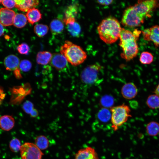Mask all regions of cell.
Instances as JSON below:
<instances>
[{"label":"cell","mask_w":159,"mask_h":159,"mask_svg":"<svg viewBox=\"0 0 159 159\" xmlns=\"http://www.w3.org/2000/svg\"><path fill=\"white\" fill-rule=\"evenodd\" d=\"M146 103L148 107L151 109L159 107V96L155 94L150 95L148 97Z\"/></svg>","instance_id":"cell-25"},{"label":"cell","mask_w":159,"mask_h":159,"mask_svg":"<svg viewBox=\"0 0 159 159\" xmlns=\"http://www.w3.org/2000/svg\"><path fill=\"white\" fill-rule=\"evenodd\" d=\"M74 159H99L95 150L87 147L79 150L75 155Z\"/></svg>","instance_id":"cell-10"},{"label":"cell","mask_w":159,"mask_h":159,"mask_svg":"<svg viewBox=\"0 0 159 159\" xmlns=\"http://www.w3.org/2000/svg\"><path fill=\"white\" fill-rule=\"evenodd\" d=\"M147 134L152 136H155L159 134V124L155 121L149 122L146 127Z\"/></svg>","instance_id":"cell-21"},{"label":"cell","mask_w":159,"mask_h":159,"mask_svg":"<svg viewBox=\"0 0 159 159\" xmlns=\"http://www.w3.org/2000/svg\"><path fill=\"white\" fill-rule=\"evenodd\" d=\"M21 145L19 140L16 138L12 139L9 143V148L14 153H17L20 151Z\"/></svg>","instance_id":"cell-28"},{"label":"cell","mask_w":159,"mask_h":159,"mask_svg":"<svg viewBox=\"0 0 159 159\" xmlns=\"http://www.w3.org/2000/svg\"><path fill=\"white\" fill-rule=\"evenodd\" d=\"M52 55L50 52L48 51L40 52L37 55V62L39 64L47 65L50 62Z\"/></svg>","instance_id":"cell-17"},{"label":"cell","mask_w":159,"mask_h":159,"mask_svg":"<svg viewBox=\"0 0 159 159\" xmlns=\"http://www.w3.org/2000/svg\"><path fill=\"white\" fill-rule=\"evenodd\" d=\"M17 49L20 54H27L30 50L29 46L25 43H23L19 45Z\"/></svg>","instance_id":"cell-31"},{"label":"cell","mask_w":159,"mask_h":159,"mask_svg":"<svg viewBox=\"0 0 159 159\" xmlns=\"http://www.w3.org/2000/svg\"><path fill=\"white\" fill-rule=\"evenodd\" d=\"M60 52L71 65L77 66L82 63L87 58L86 52L80 46L66 41L60 47Z\"/></svg>","instance_id":"cell-4"},{"label":"cell","mask_w":159,"mask_h":159,"mask_svg":"<svg viewBox=\"0 0 159 159\" xmlns=\"http://www.w3.org/2000/svg\"><path fill=\"white\" fill-rule=\"evenodd\" d=\"M16 15L15 12L10 9L2 8L0 9V24L4 26H8L13 24Z\"/></svg>","instance_id":"cell-9"},{"label":"cell","mask_w":159,"mask_h":159,"mask_svg":"<svg viewBox=\"0 0 159 159\" xmlns=\"http://www.w3.org/2000/svg\"><path fill=\"white\" fill-rule=\"evenodd\" d=\"M50 27L52 33L54 35H57L60 34L63 31L64 25L61 20L58 19H54L51 21Z\"/></svg>","instance_id":"cell-18"},{"label":"cell","mask_w":159,"mask_h":159,"mask_svg":"<svg viewBox=\"0 0 159 159\" xmlns=\"http://www.w3.org/2000/svg\"><path fill=\"white\" fill-rule=\"evenodd\" d=\"M141 32L135 29L132 32L122 28L120 34L119 46L122 52L121 57L127 61H130L136 56L139 51L137 41Z\"/></svg>","instance_id":"cell-2"},{"label":"cell","mask_w":159,"mask_h":159,"mask_svg":"<svg viewBox=\"0 0 159 159\" xmlns=\"http://www.w3.org/2000/svg\"><path fill=\"white\" fill-rule=\"evenodd\" d=\"M34 144L39 149L43 150L48 148L49 142L46 137L43 135H40L35 138Z\"/></svg>","instance_id":"cell-19"},{"label":"cell","mask_w":159,"mask_h":159,"mask_svg":"<svg viewBox=\"0 0 159 159\" xmlns=\"http://www.w3.org/2000/svg\"><path fill=\"white\" fill-rule=\"evenodd\" d=\"M122 29L116 19L109 17L101 22L97 30L100 39L103 42L107 44H112L119 38Z\"/></svg>","instance_id":"cell-3"},{"label":"cell","mask_w":159,"mask_h":159,"mask_svg":"<svg viewBox=\"0 0 159 159\" xmlns=\"http://www.w3.org/2000/svg\"><path fill=\"white\" fill-rule=\"evenodd\" d=\"M2 3L5 8L9 9L15 7L16 4L15 1L12 0H2Z\"/></svg>","instance_id":"cell-33"},{"label":"cell","mask_w":159,"mask_h":159,"mask_svg":"<svg viewBox=\"0 0 159 159\" xmlns=\"http://www.w3.org/2000/svg\"><path fill=\"white\" fill-rule=\"evenodd\" d=\"M15 125V120L12 116L4 115L0 117V128L5 131L12 129Z\"/></svg>","instance_id":"cell-15"},{"label":"cell","mask_w":159,"mask_h":159,"mask_svg":"<svg viewBox=\"0 0 159 159\" xmlns=\"http://www.w3.org/2000/svg\"><path fill=\"white\" fill-rule=\"evenodd\" d=\"M49 30L47 25L42 24H36L34 27L35 33L39 37H41L46 35Z\"/></svg>","instance_id":"cell-24"},{"label":"cell","mask_w":159,"mask_h":159,"mask_svg":"<svg viewBox=\"0 0 159 159\" xmlns=\"http://www.w3.org/2000/svg\"><path fill=\"white\" fill-rule=\"evenodd\" d=\"M159 6L158 1H138L124 11L122 18V24L129 27L139 26L144 23L146 18L150 16V14Z\"/></svg>","instance_id":"cell-1"},{"label":"cell","mask_w":159,"mask_h":159,"mask_svg":"<svg viewBox=\"0 0 159 159\" xmlns=\"http://www.w3.org/2000/svg\"><path fill=\"white\" fill-rule=\"evenodd\" d=\"M19 66L21 70L24 72H27L31 69L32 64L29 60L24 59L20 62Z\"/></svg>","instance_id":"cell-30"},{"label":"cell","mask_w":159,"mask_h":159,"mask_svg":"<svg viewBox=\"0 0 159 159\" xmlns=\"http://www.w3.org/2000/svg\"><path fill=\"white\" fill-rule=\"evenodd\" d=\"M22 108L25 113L30 114L34 108V105L31 101H26L23 103Z\"/></svg>","instance_id":"cell-32"},{"label":"cell","mask_w":159,"mask_h":159,"mask_svg":"<svg viewBox=\"0 0 159 159\" xmlns=\"http://www.w3.org/2000/svg\"><path fill=\"white\" fill-rule=\"evenodd\" d=\"M66 25L68 31L72 36L77 37L80 34L81 28L79 24L76 21Z\"/></svg>","instance_id":"cell-22"},{"label":"cell","mask_w":159,"mask_h":159,"mask_svg":"<svg viewBox=\"0 0 159 159\" xmlns=\"http://www.w3.org/2000/svg\"><path fill=\"white\" fill-rule=\"evenodd\" d=\"M27 19L25 15L22 13L16 14L14 20L13 25L16 27L21 28L27 24Z\"/></svg>","instance_id":"cell-20"},{"label":"cell","mask_w":159,"mask_h":159,"mask_svg":"<svg viewBox=\"0 0 159 159\" xmlns=\"http://www.w3.org/2000/svg\"><path fill=\"white\" fill-rule=\"evenodd\" d=\"M78 13V8L76 5H70L68 6L65 11L64 19L75 18Z\"/></svg>","instance_id":"cell-26"},{"label":"cell","mask_w":159,"mask_h":159,"mask_svg":"<svg viewBox=\"0 0 159 159\" xmlns=\"http://www.w3.org/2000/svg\"><path fill=\"white\" fill-rule=\"evenodd\" d=\"M154 57L150 52L145 51L142 52L140 56V61L143 64H150L153 60Z\"/></svg>","instance_id":"cell-27"},{"label":"cell","mask_w":159,"mask_h":159,"mask_svg":"<svg viewBox=\"0 0 159 159\" xmlns=\"http://www.w3.org/2000/svg\"><path fill=\"white\" fill-rule=\"evenodd\" d=\"M5 94L3 90L0 87V105L5 98Z\"/></svg>","instance_id":"cell-35"},{"label":"cell","mask_w":159,"mask_h":159,"mask_svg":"<svg viewBox=\"0 0 159 159\" xmlns=\"http://www.w3.org/2000/svg\"><path fill=\"white\" fill-rule=\"evenodd\" d=\"M102 68L99 64L89 65L82 71L80 75L82 81L87 84H94L98 80L99 73Z\"/></svg>","instance_id":"cell-6"},{"label":"cell","mask_w":159,"mask_h":159,"mask_svg":"<svg viewBox=\"0 0 159 159\" xmlns=\"http://www.w3.org/2000/svg\"><path fill=\"white\" fill-rule=\"evenodd\" d=\"M2 0H0V4L2 3Z\"/></svg>","instance_id":"cell-39"},{"label":"cell","mask_w":159,"mask_h":159,"mask_svg":"<svg viewBox=\"0 0 159 159\" xmlns=\"http://www.w3.org/2000/svg\"><path fill=\"white\" fill-rule=\"evenodd\" d=\"M111 114L107 108H103L99 111L97 115V117L102 122L105 123L111 121Z\"/></svg>","instance_id":"cell-23"},{"label":"cell","mask_w":159,"mask_h":159,"mask_svg":"<svg viewBox=\"0 0 159 159\" xmlns=\"http://www.w3.org/2000/svg\"><path fill=\"white\" fill-rule=\"evenodd\" d=\"M39 115L38 110L35 108H34L30 114V116L32 117H37Z\"/></svg>","instance_id":"cell-36"},{"label":"cell","mask_w":159,"mask_h":159,"mask_svg":"<svg viewBox=\"0 0 159 159\" xmlns=\"http://www.w3.org/2000/svg\"><path fill=\"white\" fill-rule=\"evenodd\" d=\"M22 159H41L43 154L34 143L26 142L21 145L20 150Z\"/></svg>","instance_id":"cell-7"},{"label":"cell","mask_w":159,"mask_h":159,"mask_svg":"<svg viewBox=\"0 0 159 159\" xmlns=\"http://www.w3.org/2000/svg\"><path fill=\"white\" fill-rule=\"evenodd\" d=\"M113 0H98L97 2L100 4L103 5H108L111 4Z\"/></svg>","instance_id":"cell-34"},{"label":"cell","mask_w":159,"mask_h":159,"mask_svg":"<svg viewBox=\"0 0 159 159\" xmlns=\"http://www.w3.org/2000/svg\"><path fill=\"white\" fill-rule=\"evenodd\" d=\"M110 112L111 127L114 131L117 130L127 122L129 117H131L129 107L125 104L111 107Z\"/></svg>","instance_id":"cell-5"},{"label":"cell","mask_w":159,"mask_h":159,"mask_svg":"<svg viewBox=\"0 0 159 159\" xmlns=\"http://www.w3.org/2000/svg\"><path fill=\"white\" fill-rule=\"evenodd\" d=\"M138 89L133 83H126L122 88L121 94L122 96L127 99H131L134 98L138 93Z\"/></svg>","instance_id":"cell-12"},{"label":"cell","mask_w":159,"mask_h":159,"mask_svg":"<svg viewBox=\"0 0 159 159\" xmlns=\"http://www.w3.org/2000/svg\"><path fill=\"white\" fill-rule=\"evenodd\" d=\"M26 16L28 22L32 25L39 21L42 18V14L40 11L35 8L28 10Z\"/></svg>","instance_id":"cell-16"},{"label":"cell","mask_w":159,"mask_h":159,"mask_svg":"<svg viewBox=\"0 0 159 159\" xmlns=\"http://www.w3.org/2000/svg\"><path fill=\"white\" fill-rule=\"evenodd\" d=\"M155 95L159 96V83L154 91Z\"/></svg>","instance_id":"cell-38"},{"label":"cell","mask_w":159,"mask_h":159,"mask_svg":"<svg viewBox=\"0 0 159 159\" xmlns=\"http://www.w3.org/2000/svg\"><path fill=\"white\" fill-rule=\"evenodd\" d=\"M19 63V58L13 54L8 56L4 60V65L7 70L12 71L16 69Z\"/></svg>","instance_id":"cell-14"},{"label":"cell","mask_w":159,"mask_h":159,"mask_svg":"<svg viewBox=\"0 0 159 159\" xmlns=\"http://www.w3.org/2000/svg\"><path fill=\"white\" fill-rule=\"evenodd\" d=\"M142 33L145 40L151 41L156 47H159V25H155L146 29Z\"/></svg>","instance_id":"cell-8"},{"label":"cell","mask_w":159,"mask_h":159,"mask_svg":"<svg viewBox=\"0 0 159 159\" xmlns=\"http://www.w3.org/2000/svg\"><path fill=\"white\" fill-rule=\"evenodd\" d=\"M15 7L18 10L23 11L27 12L30 9L37 6L39 1L37 0H15Z\"/></svg>","instance_id":"cell-13"},{"label":"cell","mask_w":159,"mask_h":159,"mask_svg":"<svg viewBox=\"0 0 159 159\" xmlns=\"http://www.w3.org/2000/svg\"><path fill=\"white\" fill-rule=\"evenodd\" d=\"M50 62L51 66L59 70L64 69L68 64V61L66 58L59 53L54 54Z\"/></svg>","instance_id":"cell-11"},{"label":"cell","mask_w":159,"mask_h":159,"mask_svg":"<svg viewBox=\"0 0 159 159\" xmlns=\"http://www.w3.org/2000/svg\"><path fill=\"white\" fill-rule=\"evenodd\" d=\"M4 30L3 26L0 24V37L4 34Z\"/></svg>","instance_id":"cell-37"},{"label":"cell","mask_w":159,"mask_h":159,"mask_svg":"<svg viewBox=\"0 0 159 159\" xmlns=\"http://www.w3.org/2000/svg\"><path fill=\"white\" fill-rule=\"evenodd\" d=\"M114 100L112 97L108 95H106L101 98L100 103L101 105L105 108L109 107L112 105Z\"/></svg>","instance_id":"cell-29"}]
</instances>
